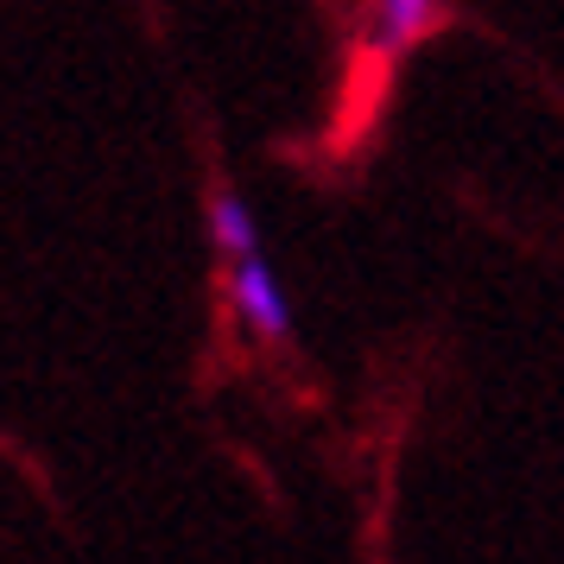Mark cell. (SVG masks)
Instances as JSON below:
<instances>
[{"instance_id":"obj_3","label":"cell","mask_w":564,"mask_h":564,"mask_svg":"<svg viewBox=\"0 0 564 564\" xmlns=\"http://www.w3.org/2000/svg\"><path fill=\"white\" fill-rule=\"evenodd\" d=\"M209 241H216V254L229 260V267L260 260V223H254V209L241 204L229 184L209 191Z\"/></svg>"},{"instance_id":"obj_1","label":"cell","mask_w":564,"mask_h":564,"mask_svg":"<svg viewBox=\"0 0 564 564\" xmlns=\"http://www.w3.org/2000/svg\"><path fill=\"white\" fill-rule=\"evenodd\" d=\"M229 299H235V317H241L260 343H292V299H285L280 273L267 267V254L229 267Z\"/></svg>"},{"instance_id":"obj_2","label":"cell","mask_w":564,"mask_h":564,"mask_svg":"<svg viewBox=\"0 0 564 564\" xmlns=\"http://www.w3.org/2000/svg\"><path fill=\"white\" fill-rule=\"evenodd\" d=\"M437 7H419V0H387V7H375L368 13V26H361V39L375 45L381 57H400V52H412L425 32H437Z\"/></svg>"}]
</instances>
